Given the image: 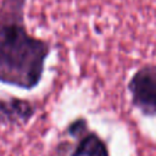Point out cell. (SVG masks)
<instances>
[{
	"mask_svg": "<svg viewBox=\"0 0 156 156\" xmlns=\"http://www.w3.org/2000/svg\"><path fill=\"white\" fill-rule=\"evenodd\" d=\"M34 112L28 101L23 100H0V122L27 121Z\"/></svg>",
	"mask_w": 156,
	"mask_h": 156,
	"instance_id": "277c9868",
	"label": "cell"
},
{
	"mask_svg": "<svg viewBox=\"0 0 156 156\" xmlns=\"http://www.w3.org/2000/svg\"><path fill=\"white\" fill-rule=\"evenodd\" d=\"M128 90L133 105L146 116L156 117V65L140 67L130 78Z\"/></svg>",
	"mask_w": 156,
	"mask_h": 156,
	"instance_id": "7a4b0ae2",
	"label": "cell"
},
{
	"mask_svg": "<svg viewBox=\"0 0 156 156\" xmlns=\"http://www.w3.org/2000/svg\"><path fill=\"white\" fill-rule=\"evenodd\" d=\"M24 6L26 0H2L0 5V82L32 89L41 79L49 45L29 34Z\"/></svg>",
	"mask_w": 156,
	"mask_h": 156,
	"instance_id": "6da1fadb",
	"label": "cell"
},
{
	"mask_svg": "<svg viewBox=\"0 0 156 156\" xmlns=\"http://www.w3.org/2000/svg\"><path fill=\"white\" fill-rule=\"evenodd\" d=\"M71 156H110L106 143L93 132H84Z\"/></svg>",
	"mask_w": 156,
	"mask_h": 156,
	"instance_id": "3957f363",
	"label": "cell"
}]
</instances>
